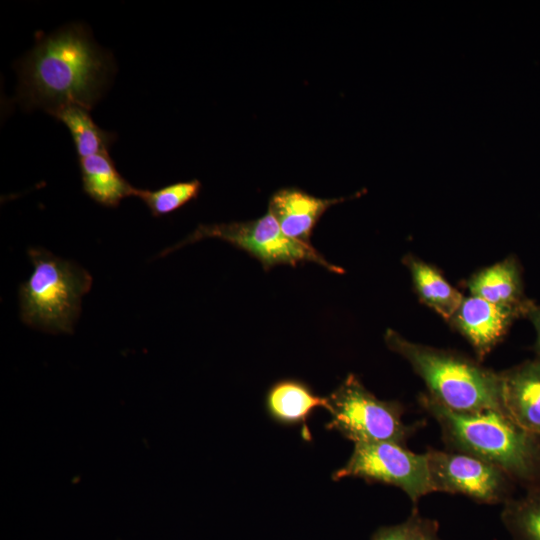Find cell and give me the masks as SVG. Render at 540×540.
<instances>
[{
  "label": "cell",
  "instance_id": "obj_13",
  "mask_svg": "<svg viewBox=\"0 0 540 540\" xmlns=\"http://www.w3.org/2000/svg\"><path fill=\"white\" fill-rule=\"evenodd\" d=\"M467 286L471 295L497 305L528 312L534 304L523 295L519 264L511 256L478 271L469 279Z\"/></svg>",
  "mask_w": 540,
  "mask_h": 540
},
{
  "label": "cell",
  "instance_id": "obj_18",
  "mask_svg": "<svg viewBox=\"0 0 540 540\" xmlns=\"http://www.w3.org/2000/svg\"><path fill=\"white\" fill-rule=\"evenodd\" d=\"M201 183L197 179L176 182L156 190L136 188L135 197L141 199L154 217L175 212L197 198Z\"/></svg>",
  "mask_w": 540,
  "mask_h": 540
},
{
  "label": "cell",
  "instance_id": "obj_2",
  "mask_svg": "<svg viewBox=\"0 0 540 540\" xmlns=\"http://www.w3.org/2000/svg\"><path fill=\"white\" fill-rule=\"evenodd\" d=\"M418 401L437 422L448 450L481 458L501 468L513 480L535 483L540 478V439L505 413L453 411L427 393L420 394Z\"/></svg>",
  "mask_w": 540,
  "mask_h": 540
},
{
  "label": "cell",
  "instance_id": "obj_7",
  "mask_svg": "<svg viewBox=\"0 0 540 540\" xmlns=\"http://www.w3.org/2000/svg\"><path fill=\"white\" fill-rule=\"evenodd\" d=\"M360 478L401 489L414 508L420 498L432 492L426 453L418 454L392 441L358 442L347 462L332 479Z\"/></svg>",
  "mask_w": 540,
  "mask_h": 540
},
{
  "label": "cell",
  "instance_id": "obj_5",
  "mask_svg": "<svg viewBox=\"0 0 540 540\" xmlns=\"http://www.w3.org/2000/svg\"><path fill=\"white\" fill-rule=\"evenodd\" d=\"M327 398L331 418L326 429L354 443L392 441L406 445L421 425L406 424L400 402L377 398L354 374H348Z\"/></svg>",
  "mask_w": 540,
  "mask_h": 540
},
{
  "label": "cell",
  "instance_id": "obj_6",
  "mask_svg": "<svg viewBox=\"0 0 540 540\" xmlns=\"http://www.w3.org/2000/svg\"><path fill=\"white\" fill-rule=\"evenodd\" d=\"M205 238L221 239L257 259L265 270L276 265L296 266L313 262L325 269L342 273V268L329 263L310 243L288 237L274 216H264L244 222L201 224L188 237L161 252L160 256Z\"/></svg>",
  "mask_w": 540,
  "mask_h": 540
},
{
  "label": "cell",
  "instance_id": "obj_8",
  "mask_svg": "<svg viewBox=\"0 0 540 540\" xmlns=\"http://www.w3.org/2000/svg\"><path fill=\"white\" fill-rule=\"evenodd\" d=\"M426 456L432 492L461 494L483 504H504L511 498L513 479L481 458L433 448Z\"/></svg>",
  "mask_w": 540,
  "mask_h": 540
},
{
  "label": "cell",
  "instance_id": "obj_4",
  "mask_svg": "<svg viewBox=\"0 0 540 540\" xmlns=\"http://www.w3.org/2000/svg\"><path fill=\"white\" fill-rule=\"evenodd\" d=\"M28 257L33 271L19 287L22 322L46 332L72 333L92 276L77 263L43 248H29Z\"/></svg>",
  "mask_w": 540,
  "mask_h": 540
},
{
  "label": "cell",
  "instance_id": "obj_20",
  "mask_svg": "<svg viewBox=\"0 0 540 540\" xmlns=\"http://www.w3.org/2000/svg\"><path fill=\"white\" fill-rule=\"evenodd\" d=\"M526 317L530 319L537 333L536 352L540 359V306L533 304L527 312Z\"/></svg>",
  "mask_w": 540,
  "mask_h": 540
},
{
  "label": "cell",
  "instance_id": "obj_11",
  "mask_svg": "<svg viewBox=\"0 0 540 540\" xmlns=\"http://www.w3.org/2000/svg\"><path fill=\"white\" fill-rule=\"evenodd\" d=\"M348 198H319L305 191L290 187L272 194L268 211L274 216L281 230L288 237L310 243L313 229L325 211Z\"/></svg>",
  "mask_w": 540,
  "mask_h": 540
},
{
  "label": "cell",
  "instance_id": "obj_14",
  "mask_svg": "<svg viewBox=\"0 0 540 540\" xmlns=\"http://www.w3.org/2000/svg\"><path fill=\"white\" fill-rule=\"evenodd\" d=\"M79 167L84 193L99 205L115 208L135 196L136 187L119 173L109 153L81 158Z\"/></svg>",
  "mask_w": 540,
  "mask_h": 540
},
{
  "label": "cell",
  "instance_id": "obj_17",
  "mask_svg": "<svg viewBox=\"0 0 540 540\" xmlns=\"http://www.w3.org/2000/svg\"><path fill=\"white\" fill-rule=\"evenodd\" d=\"M501 520L514 540H540V486L506 501Z\"/></svg>",
  "mask_w": 540,
  "mask_h": 540
},
{
  "label": "cell",
  "instance_id": "obj_19",
  "mask_svg": "<svg viewBox=\"0 0 540 540\" xmlns=\"http://www.w3.org/2000/svg\"><path fill=\"white\" fill-rule=\"evenodd\" d=\"M438 531L436 520L422 517L417 508H414L405 521L379 527L372 534L371 540H442Z\"/></svg>",
  "mask_w": 540,
  "mask_h": 540
},
{
  "label": "cell",
  "instance_id": "obj_9",
  "mask_svg": "<svg viewBox=\"0 0 540 540\" xmlns=\"http://www.w3.org/2000/svg\"><path fill=\"white\" fill-rule=\"evenodd\" d=\"M527 311L491 303L477 296L464 297L450 321L482 359L506 335L515 319Z\"/></svg>",
  "mask_w": 540,
  "mask_h": 540
},
{
  "label": "cell",
  "instance_id": "obj_3",
  "mask_svg": "<svg viewBox=\"0 0 540 540\" xmlns=\"http://www.w3.org/2000/svg\"><path fill=\"white\" fill-rule=\"evenodd\" d=\"M384 340L424 381L427 394L444 407L457 412L505 413L500 372L456 352L413 343L392 329L386 330Z\"/></svg>",
  "mask_w": 540,
  "mask_h": 540
},
{
  "label": "cell",
  "instance_id": "obj_16",
  "mask_svg": "<svg viewBox=\"0 0 540 540\" xmlns=\"http://www.w3.org/2000/svg\"><path fill=\"white\" fill-rule=\"evenodd\" d=\"M50 115L69 130L79 159L108 153L116 139L115 133L101 129L91 118L89 110L81 106L66 105Z\"/></svg>",
  "mask_w": 540,
  "mask_h": 540
},
{
  "label": "cell",
  "instance_id": "obj_10",
  "mask_svg": "<svg viewBox=\"0 0 540 540\" xmlns=\"http://www.w3.org/2000/svg\"><path fill=\"white\" fill-rule=\"evenodd\" d=\"M500 374L506 415L540 439V359L525 361Z\"/></svg>",
  "mask_w": 540,
  "mask_h": 540
},
{
  "label": "cell",
  "instance_id": "obj_1",
  "mask_svg": "<svg viewBox=\"0 0 540 540\" xmlns=\"http://www.w3.org/2000/svg\"><path fill=\"white\" fill-rule=\"evenodd\" d=\"M18 70L19 102L52 114L66 105L92 109L108 87L114 62L87 27L71 23L41 37Z\"/></svg>",
  "mask_w": 540,
  "mask_h": 540
},
{
  "label": "cell",
  "instance_id": "obj_15",
  "mask_svg": "<svg viewBox=\"0 0 540 540\" xmlns=\"http://www.w3.org/2000/svg\"><path fill=\"white\" fill-rule=\"evenodd\" d=\"M403 261L411 273L420 299L445 320L450 321L464 298L462 294L433 266L412 255H407Z\"/></svg>",
  "mask_w": 540,
  "mask_h": 540
},
{
  "label": "cell",
  "instance_id": "obj_12",
  "mask_svg": "<svg viewBox=\"0 0 540 540\" xmlns=\"http://www.w3.org/2000/svg\"><path fill=\"white\" fill-rule=\"evenodd\" d=\"M265 410L272 421L283 426H302V435L310 440L307 421L318 408L328 411V398L317 395L305 382L282 379L267 391Z\"/></svg>",
  "mask_w": 540,
  "mask_h": 540
}]
</instances>
